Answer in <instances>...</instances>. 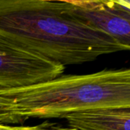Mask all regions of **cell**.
Returning a JSON list of instances; mask_svg holds the SVG:
<instances>
[{"label":"cell","mask_w":130,"mask_h":130,"mask_svg":"<svg viewBox=\"0 0 130 130\" xmlns=\"http://www.w3.org/2000/svg\"><path fill=\"white\" fill-rule=\"evenodd\" d=\"M0 34L63 66L129 50L69 14L62 1L0 0Z\"/></svg>","instance_id":"1"},{"label":"cell","mask_w":130,"mask_h":130,"mask_svg":"<svg viewBox=\"0 0 130 130\" xmlns=\"http://www.w3.org/2000/svg\"><path fill=\"white\" fill-rule=\"evenodd\" d=\"M0 96L13 100L18 113L27 119L64 118L102 107L130 108V70L62 75L27 87L0 88Z\"/></svg>","instance_id":"2"},{"label":"cell","mask_w":130,"mask_h":130,"mask_svg":"<svg viewBox=\"0 0 130 130\" xmlns=\"http://www.w3.org/2000/svg\"><path fill=\"white\" fill-rule=\"evenodd\" d=\"M65 66L0 34V88L44 82L63 75Z\"/></svg>","instance_id":"3"},{"label":"cell","mask_w":130,"mask_h":130,"mask_svg":"<svg viewBox=\"0 0 130 130\" xmlns=\"http://www.w3.org/2000/svg\"><path fill=\"white\" fill-rule=\"evenodd\" d=\"M66 12L130 49V2L126 1H62Z\"/></svg>","instance_id":"4"},{"label":"cell","mask_w":130,"mask_h":130,"mask_svg":"<svg viewBox=\"0 0 130 130\" xmlns=\"http://www.w3.org/2000/svg\"><path fill=\"white\" fill-rule=\"evenodd\" d=\"M76 130H130V108L102 107L69 113L64 117Z\"/></svg>","instance_id":"5"},{"label":"cell","mask_w":130,"mask_h":130,"mask_svg":"<svg viewBox=\"0 0 130 130\" xmlns=\"http://www.w3.org/2000/svg\"><path fill=\"white\" fill-rule=\"evenodd\" d=\"M27 120L18 113L13 100L0 96V125L23 124Z\"/></svg>","instance_id":"6"},{"label":"cell","mask_w":130,"mask_h":130,"mask_svg":"<svg viewBox=\"0 0 130 130\" xmlns=\"http://www.w3.org/2000/svg\"><path fill=\"white\" fill-rule=\"evenodd\" d=\"M30 130H76L72 128H62V127H53L52 124H49L47 123L34 126L32 129Z\"/></svg>","instance_id":"7"},{"label":"cell","mask_w":130,"mask_h":130,"mask_svg":"<svg viewBox=\"0 0 130 130\" xmlns=\"http://www.w3.org/2000/svg\"><path fill=\"white\" fill-rule=\"evenodd\" d=\"M33 126H12L7 125H0V130H30Z\"/></svg>","instance_id":"8"}]
</instances>
